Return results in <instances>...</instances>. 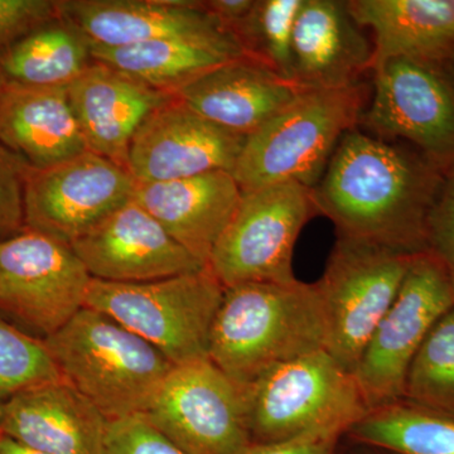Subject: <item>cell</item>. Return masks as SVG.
I'll list each match as a JSON object with an SVG mask.
<instances>
[{
    "instance_id": "obj_1",
    "label": "cell",
    "mask_w": 454,
    "mask_h": 454,
    "mask_svg": "<svg viewBox=\"0 0 454 454\" xmlns=\"http://www.w3.org/2000/svg\"><path fill=\"white\" fill-rule=\"evenodd\" d=\"M444 170L402 142L348 131L312 188L339 236L405 254L427 252V221Z\"/></svg>"
},
{
    "instance_id": "obj_2",
    "label": "cell",
    "mask_w": 454,
    "mask_h": 454,
    "mask_svg": "<svg viewBox=\"0 0 454 454\" xmlns=\"http://www.w3.org/2000/svg\"><path fill=\"white\" fill-rule=\"evenodd\" d=\"M316 283H245L225 288L212 324L208 358L241 387L271 367L327 351Z\"/></svg>"
},
{
    "instance_id": "obj_3",
    "label": "cell",
    "mask_w": 454,
    "mask_h": 454,
    "mask_svg": "<svg viewBox=\"0 0 454 454\" xmlns=\"http://www.w3.org/2000/svg\"><path fill=\"white\" fill-rule=\"evenodd\" d=\"M43 340L62 378L109 422L145 414L175 366L142 337L88 307Z\"/></svg>"
},
{
    "instance_id": "obj_4",
    "label": "cell",
    "mask_w": 454,
    "mask_h": 454,
    "mask_svg": "<svg viewBox=\"0 0 454 454\" xmlns=\"http://www.w3.org/2000/svg\"><path fill=\"white\" fill-rule=\"evenodd\" d=\"M363 82L337 90H306L245 140L232 176L243 192L297 182L318 184L334 149L360 124L369 103Z\"/></svg>"
},
{
    "instance_id": "obj_5",
    "label": "cell",
    "mask_w": 454,
    "mask_h": 454,
    "mask_svg": "<svg viewBox=\"0 0 454 454\" xmlns=\"http://www.w3.org/2000/svg\"><path fill=\"white\" fill-rule=\"evenodd\" d=\"M252 443L339 435L370 413L354 372L325 349L280 364L247 387Z\"/></svg>"
},
{
    "instance_id": "obj_6",
    "label": "cell",
    "mask_w": 454,
    "mask_h": 454,
    "mask_svg": "<svg viewBox=\"0 0 454 454\" xmlns=\"http://www.w3.org/2000/svg\"><path fill=\"white\" fill-rule=\"evenodd\" d=\"M225 286L210 268L145 283L92 279L85 307L110 317L175 366L208 358L212 324Z\"/></svg>"
},
{
    "instance_id": "obj_7",
    "label": "cell",
    "mask_w": 454,
    "mask_h": 454,
    "mask_svg": "<svg viewBox=\"0 0 454 454\" xmlns=\"http://www.w3.org/2000/svg\"><path fill=\"white\" fill-rule=\"evenodd\" d=\"M413 256L370 241L337 238L316 284L327 324V351L348 372L356 370L395 301Z\"/></svg>"
},
{
    "instance_id": "obj_8",
    "label": "cell",
    "mask_w": 454,
    "mask_h": 454,
    "mask_svg": "<svg viewBox=\"0 0 454 454\" xmlns=\"http://www.w3.org/2000/svg\"><path fill=\"white\" fill-rule=\"evenodd\" d=\"M372 95L358 127L402 142L442 170L454 163L452 62L391 59L372 70Z\"/></svg>"
},
{
    "instance_id": "obj_9",
    "label": "cell",
    "mask_w": 454,
    "mask_h": 454,
    "mask_svg": "<svg viewBox=\"0 0 454 454\" xmlns=\"http://www.w3.org/2000/svg\"><path fill=\"white\" fill-rule=\"evenodd\" d=\"M315 215L312 188L297 182L247 191L207 267L225 288L294 282L295 244Z\"/></svg>"
},
{
    "instance_id": "obj_10",
    "label": "cell",
    "mask_w": 454,
    "mask_h": 454,
    "mask_svg": "<svg viewBox=\"0 0 454 454\" xmlns=\"http://www.w3.org/2000/svg\"><path fill=\"white\" fill-rule=\"evenodd\" d=\"M453 306L450 268L429 252L414 255L354 372L370 411L403 400L415 355Z\"/></svg>"
},
{
    "instance_id": "obj_11",
    "label": "cell",
    "mask_w": 454,
    "mask_h": 454,
    "mask_svg": "<svg viewBox=\"0 0 454 454\" xmlns=\"http://www.w3.org/2000/svg\"><path fill=\"white\" fill-rule=\"evenodd\" d=\"M143 415L190 454H239L252 444L247 387L210 358L173 366Z\"/></svg>"
},
{
    "instance_id": "obj_12",
    "label": "cell",
    "mask_w": 454,
    "mask_h": 454,
    "mask_svg": "<svg viewBox=\"0 0 454 454\" xmlns=\"http://www.w3.org/2000/svg\"><path fill=\"white\" fill-rule=\"evenodd\" d=\"M92 278L70 245L25 229L0 243V316L42 340L85 309Z\"/></svg>"
},
{
    "instance_id": "obj_13",
    "label": "cell",
    "mask_w": 454,
    "mask_h": 454,
    "mask_svg": "<svg viewBox=\"0 0 454 454\" xmlns=\"http://www.w3.org/2000/svg\"><path fill=\"white\" fill-rule=\"evenodd\" d=\"M136 187L129 170L90 151L50 168L29 167L26 229L71 245L129 202Z\"/></svg>"
},
{
    "instance_id": "obj_14",
    "label": "cell",
    "mask_w": 454,
    "mask_h": 454,
    "mask_svg": "<svg viewBox=\"0 0 454 454\" xmlns=\"http://www.w3.org/2000/svg\"><path fill=\"white\" fill-rule=\"evenodd\" d=\"M247 137L223 129L184 101L155 110L137 131L128 170L137 184L176 181L225 170L232 173Z\"/></svg>"
},
{
    "instance_id": "obj_15",
    "label": "cell",
    "mask_w": 454,
    "mask_h": 454,
    "mask_svg": "<svg viewBox=\"0 0 454 454\" xmlns=\"http://www.w3.org/2000/svg\"><path fill=\"white\" fill-rule=\"evenodd\" d=\"M70 247L104 282H153L206 268L133 199Z\"/></svg>"
},
{
    "instance_id": "obj_16",
    "label": "cell",
    "mask_w": 454,
    "mask_h": 454,
    "mask_svg": "<svg viewBox=\"0 0 454 454\" xmlns=\"http://www.w3.org/2000/svg\"><path fill=\"white\" fill-rule=\"evenodd\" d=\"M57 9L94 46L186 38L241 49L231 29L195 0H57Z\"/></svg>"
},
{
    "instance_id": "obj_17",
    "label": "cell",
    "mask_w": 454,
    "mask_h": 454,
    "mask_svg": "<svg viewBox=\"0 0 454 454\" xmlns=\"http://www.w3.org/2000/svg\"><path fill=\"white\" fill-rule=\"evenodd\" d=\"M67 92L88 151L127 169L131 140L143 122L177 98L97 61Z\"/></svg>"
},
{
    "instance_id": "obj_18",
    "label": "cell",
    "mask_w": 454,
    "mask_h": 454,
    "mask_svg": "<svg viewBox=\"0 0 454 454\" xmlns=\"http://www.w3.org/2000/svg\"><path fill=\"white\" fill-rule=\"evenodd\" d=\"M293 82L346 89L372 73L373 44L342 0H303L293 31Z\"/></svg>"
},
{
    "instance_id": "obj_19",
    "label": "cell",
    "mask_w": 454,
    "mask_h": 454,
    "mask_svg": "<svg viewBox=\"0 0 454 454\" xmlns=\"http://www.w3.org/2000/svg\"><path fill=\"white\" fill-rule=\"evenodd\" d=\"M109 420L62 379L0 406V433L47 454H104Z\"/></svg>"
},
{
    "instance_id": "obj_20",
    "label": "cell",
    "mask_w": 454,
    "mask_h": 454,
    "mask_svg": "<svg viewBox=\"0 0 454 454\" xmlns=\"http://www.w3.org/2000/svg\"><path fill=\"white\" fill-rule=\"evenodd\" d=\"M241 195L232 173L216 170L176 181L137 184L133 200L207 267Z\"/></svg>"
},
{
    "instance_id": "obj_21",
    "label": "cell",
    "mask_w": 454,
    "mask_h": 454,
    "mask_svg": "<svg viewBox=\"0 0 454 454\" xmlns=\"http://www.w3.org/2000/svg\"><path fill=\"white\" fill-rule=\"evenodd\" d=\"M303 91L267 66L243 56L203 74L177 98L223 129L249 137Z\"/></svg>"
},
{
    "instance_id": "obj_22",
    "label": "cell",
    "mask_w": 454,
    "mask_h": 454,
    "mask_svg": "<svg viewBox=\"0 0 454 454\" xmlns=\"http://www.w3.org/2000/svg\"><path fill=\"white\" fill-rule=\"evenodd\" d=\"M0 143L35 169L88 152L67 88L0 85Z\"/></svg>"
},
{
    "instance_id": "obj_23",
    "label": "cell",
    "mask_w": 454,
    "mask_h": 454,
    "mask_svg": "<svg viewBox=\"0 0 454 454\" xmlns=\"http://www.w3.org/2000/svg\"><path fill=\"white\" fill-rule=\"evenodd\" d=\"M348 7L372 32L373 67L391 59H452L454 0H348Z\"/></svg>"
},
{
    "instance_id": "obj_24",
    "label": "cell",
    "mask_w": 454,
    "mask_h": 454,
    "mask_svg": "<svg viewBox=\"0 0 454 454\" xmlns=\"http://www.w3.org/2000/svg\"><path fill=\"white\" fill-rule=\"evenodd\" d=\"M89 38L57 16L0 53V85L67 88L94 62Z\"/></svg>"
},
{
    "instance_id": "obj_25",
    "label": "cell",
    "mask_w": 454,
    "mask_h": 454,
    "mask_svg": "<svg viewBox=\"0 0 454 454\" xmlns=\"http://www.w3.org/2000/svg\"><path fill=\"white\" fill-rule=\"evenodd\" d=\"M92 59L129 74L155 90L176 95L212 68L243 57V50L214 42L158 40L122 47L94 46Z\"/></svg>"
},
{
    "instance_id": "obj_26",
    "label": "cell",
    "mask_w": 454,
    "mask_h": 454,
    "mask_svg": "<svg viewBox=\"0 0 454 454\" xmlns=\"http://www.w3.org/2000/svg\"><path fill=\"white\" fill-rule=\"evenodd\" d=\"M345 439L399 454H454V418L403 399L370 411Z\"/></svg>"
},
{
    "instance_id": "obj_27",
    "label": "cell",
    "mask_w": 454,
    "mask_h": 454,
    "mask_svg": "<svg viewBox=\"0 0 454 454\" xmlns=\"http://www.w3.org/2000/svg\"><path fill=\"white\" fill-rule=\"evenodd\" d=\"M403 399L454 418V306L439 319L415 355Z\"/></svg>"
},
{
    "instance_id": "obj_28",
    "label": "cell",
    "mask_w": 454,
    "mask_h": 454,
    "mask_svg": "<svg viewBox=\"0 0 454 454\" xmlns=\"http://www.w3.org/2000/svg\"><path fill=\"white\" fill-rule=\"evenodd\" d=\"M301 4L303 0H254L249 13L231 27L245 56L292 82L293 31Z\"/></svg>"
},
{
    "instance_id": "obj_29",
    "label": "cell",
    "mask_w": 454,
    "mask_h": 454,
    "mask_svg": "<svg viewBox=\"0 0 454 454\" xmlns=\"http://www.w3.org/2000/svg\"><path fill=\"white\" fill-rule=\"evenodd\" d=\"M62 379L44 340L0 316V406L22 391Z\"/></svg>"
},
{
    "instance_id": "obj_30",
    "label": "cell",
    "mask_w": 454,
    "mask_h": 454,
    "mask_svg": "<svg viewBox=\"0 0 454 454\" xmlns=\"http://www.w3.org/2000/svg\"><path fill=\"white\" fill-rule=\"evenodd\" d=\"M29 166L0 143V243L26 229L25 186Z\"/></svg>"
},
{
    "instance_id": "obj_31",
    "label": "cell",
    "mask_w": 454,
    "mask_h": 454,
    "mask_svg": "<svg viewBox=\"0 0 454 454\" xmlns=\"http://www.w3.org/2000/svg\"><path fill=\"white\" fill-rule=\"evenodd\" d=\"M104 454L190 453L184 452L155 429L145 415H134L109 422Z\"/></svg>"
},
{
    "instance_id": "obj_32",
    "label": "cell",
    "mask_w": 454,
    "mask_h": 454,
    "mask_svg": "<svg viewBox=\"0 0 454 454\" xmlns=\"http://www.w3.org/2000/svg\"><path fill=\"white\" fill-rule=\"evenodd\" d=\"M427 252L454 269V163L443 173L427 221Z\"/></svg>"
},
{
    "instance_id": "obj_33",
    "label": "cell",
    "mask_w": 454,
    "mask_h": 454,
    "mask_svg": "<svg viewBox=\"0 0 454 454\" xmlns=\"http://www.w3.org/2000/svg\"><path fill=\"white\" fill-rule=\"evenodd\" d=\"M57 16L59 9L53 0H0V53Z\"/></svg>"
},
{
    "instance_id": "obj_34",
    "label": "cell",
    "mask_w": 454,
    "mask_h": 454,
    "mask_svg": "<svg viewBox=\"0 0 454 454\" xmlns=\"http://www.w3.org/2000/svg\"><path fill=\"white\" fill-rule=\"evenodd\" d=\"M343 437L309 435L282 443H252L239 454H337Z\"/></svg>"
},
{
    "instance_id": "obj_35",
    "label": "cell",
    "mask_w": 454,
    "mask_h": 454,
    "mask_svg": "<svg viewBox=\"0 0 454 454\" xmlns=\"http://www.w3.org/2000/svg\"><path fill=\"white\" fill-rule=\"evenodd\" d=\"M253 4L254 0H207V2H202V7L230 29L249 13Z\"/></svg>"
},
{
    "instance_id": "obj_36",
    "label": "cell",
    "mask_w": 454,
    "mask_h": 454,
    "mask_svg": "<svg viewBox=\"0 0 454 454\" xmlns=\"http://www.w3.org/2000/svg\"><path fill=\"white\" fill-rule=\"evenodd\" d=\"M0 454H47L0 433Z\"/></svg>"
},
{
    "instance_id": "obj_37",
    "label": "cell",
    "mask_w": 454,
    "mask_h": 454,
    "mask_svg": "<svg viewBox=\"0 0 454 454\" xmlns=\"http://www.w3.org/2000/svg\"><path fill=\"white\" fill-rule=\"evenodd\" d=\"M348 441V439H346ZM349 446L345 450H340V444L337 454H399L393 450H385V448L367 446V444L354 443L349 442Z\"/></svg>"
},
{
    "instance_id": "obj_38",
    "label": "cell",
    "mask_w": 454,
    "mask_h": 454,
    "mask_svg": "<svg viewBox=\"0 0 454 454\" xmlns=\"http://www.w3.org/2000/svg\"><path fill=\"white\" fill-rule=\"evenodd\" d=\"M450 279H452L453 294H454V269L450 270Z\"/></svg>"
},
{
    "instance_id": "obj_39",
    "label": "cell",
    "mask_w": 454,
    "mask_h": 454,
    "mask_svg": "<svg viewBox=\"0 0 454 454\" xmlns=\"http://www.w3.org/2000/svg\"><path fill=\"white\" fill-rule=\"evenodd\" d=\"M450 62H452V65H453V67H454V53H453V56H452V59H450Z\"/></svg>"
}]
</instances>
